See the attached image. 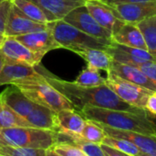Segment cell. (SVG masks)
<instances>
[{"mask_svg": "<svg viewBox=\"0 0 156 156\" xmlns=\"http://www.w3.org/2000/svg\"><path fill=\"white\" fill-rule=\"evenodd\" d=\"M38 72L41 73L45 80L52 86L56 90L62 94L73 106L74 109L79 111L85 106L129 111L134 113H145L146 110L135 108L126 102H124L111 88L106 84L98 87H81L73 82L64 81L62 79L52 75L41 64L37 65Z\"/></svg>", "mask_w": 156, "mask_h": 156, "instance_id": "cell-1", "label": "cell"}, {"mask_svg": "<svg viewBox=\"0 0 156 156\" xmlns=\"http://www.w3.org/2000/svg\"><path fill=\"white\" fill-rule=\"evenodd\" d=\"M79 112L86 119L112 129L156 136V129L145 113L106 109L85 106Z\"/></svg>", "mask_w": 156, "mask_h": 156, "instance_id": "cell-2", "label": "cell"}, {"mask_svg": "<svg viewBox=\"0 0 156 156\" xmlns=\"http://www.w3.org/2000/svg\"><path fill=\"white\" fill-rule=\"evenodd\" d=\"M49 28L51 29L55 41L62 48L73 51L75 53L87 49L106 50L112 41L111 40L96 38L88 35L62 20L49 23Z\"/></svg>", "mask_w": 156, "mask_h": 156, "instance_id": "cell-3", "label": "cell"}, {"mask_svg": "<svg viewBox=\"0 0 156 156\" xmlns=\"http://www.w3.org/2000/svg\"><path fill=\"white\" fill-rule=\"evenodd\" d=\"M8 145L47 150L59 141L58 131L31 127H19L0 129Z\"/></svg>", "mask_w": 156, "mask_h": 156, "instance_id": "cell-4", "label": "cell"}, {"mask_svg": "<svg viewBox=\"0 0 156 156\" xmlns=\"http://www.w3.org/2000/svg\"><path fill=\"white\" fill-rule=\"evenodd\" d=\"M35 104L58 112L62 109H74L72 103L46 80L15 85Z\"/></svg>", "mask_w": 156, "mask_h": 156, "instance_id": "cell-5", "label": "cell"}, {"mask_svg": "<svg viewBox=\"0 0 156 156\" xmlns=\"http://www.w3.org/2000/svg\"><path fill=\"white\" fill-rule=\"evenodd\" d=\"M106 85L111 88L124 102L145 110L146 102L153 91L129 82L112 72L107 73Z\"/></svg>", "mask_w": 156, "mask_h": 156, "instance_id": "cell-6", "label": "cell"}, {"mask_svg": "<svg viewBox=\"0 0 156 156\" xmlns=\"http://www.w3.org/2000/svg\"><path fill=\"white\" fill-rule=\"evenodd\" d=\"M62 20L88 35L112 41V32L100 26L88 12L86 6H81L73 9L62 19Z\"/></svg>", "mask_w": 156, "mask_h": 156, "instance_id": "cell-7", "label": "cell"}, {"mask_svg": "<svg viewBox=\"0 0 156 156\" xmlns=\"http://www.w3.org/2000/svg\"><path fill=\"white\" fill-rule=\"evenodd\" d=\"M44 80V76L34 66L9 61H6L0 73V87Z\"/></svg>", "mask_w": 156, "mask_h": 156, "instance_id": "cell-8", "label": "cell"}, {"mask_svg": "<svg viewBox=\"0 0 156 156\" xmlns=\"http://www.w3.org/2000/svg\"><path fill=\"white\" fill-rule=\"evenodd\" d=\"M115 11L117 17L125 23L138 22L156 15V0L137 3L108 4Z\"/></svg>", "mask_w": 156, "mask_h": 156, "instance_id": "cell-9", "label": "cell"}, {"mask_svg": "<svg viewBox=\"0 0 156 156\" xmlns=\"http://www.w3.org/2000/svg\"><path fill=\"white\" fill-rule=\"evenodd\" d=\"M49 28V23H39L27 18L12 3L5 27L6 37H17L20 35L44 30Z\"/></svg>", "mask_w": 156, "mask_h": 156, "instance_id": "cell-10", "label": "cell"}, {"mask_svg": "<svg viewBox=\"0 0 156 156\" xmlns=\"http://www.w3.org/2000/svg\"><path fill=\"white\" fill-rule=\"evenodd\" d=\"M1 53L6 61L15 62L29 64L31 66H37L41 63L43 56L30 51L14 37H7L0 48Z\"/></svg>", "mask_w": 156, "mask_h": 156, "instance_id": "cell-11", "label": "cell"}, {"mask_svg": "<svg viewBox=\"0 0 156 156\" xmlns=\"http://www.w3.org/2000/svg\"><path fill=\"white\" fill-rule=\"evenodd\" d=\"M106 51L113 61L124 64L138 66L146 62H156V59L146 50L125 46L114 41L110 42Z\"/></svg>", "mask_w": 156, "mask_h": 156, "instance_id": "cell-12", "label": "cell"}, {"mask_svg": "<svg viewBox=\"0 0 156 156\" xmlns=\"http://www.w3.org/2000/svg\"><path fill=\"white\" fill-rule=\"evenodd\" d=\"M85 6L97 22L112 32V35L125 23L117 17L115 11L109 5L100 0H87Z\"/></svg>", "mask_w": 156, "mask_h": 156, "instance_id": "cell-13", "label": "cell"}, {"mask_svg": "<svg viewBox=\"0 0 156 156\" xmlns=\"http://www.w3.org/2000/svg\"><path fill=\"white\" fill-rule=\"evenodd\" d=\"M30 51L44 56L47 52L62 48L61 45L55 41L50 28L44 30L30 32L23 35L14 37Z\"/></svg>", "mask_w": 156, "mask_h": 156, "instance_id": "cell-14", "label": "cell"}, {"mask_svg": "<svg viewBox=\"0 0 156 156\" xmlns=\"http://www.w3.org/2000/svg\"><path fill=\"white\" fill-rule=\"evenodd\" d=\"M95 122V121H94ZM101 129L105 131L106 135L118 138V139H124L127 140L131 141L135 144L140 151L147 152V153H156V136L150 135V134H142L133 131H127V130H120L112 129L101 123H98Z\"/></svg>", "mask_w": 156, "mask_h": 156, "instance_id": "cell-15", "label": "cell"}, {"mask_svg": "<svg viewBox=\"0 0 156 156\" xmlns=\"http://www.w3.org/2000/svg\"><path fill=\"white\" fill-rule=\"evenodd\" d=\"M110 72L114 73L123 79L136 84L138 86L146 87L153 92L156 91V86L146 76V74L137 66L124 64L112 60Z\"/></svg>", "mask_w": 156, "mask_h": 156, "instance_id": "cell-16", "label": "cell"}, {"mask_svg": "<svg viewBox=\"0 0 156 156\" xmlns=\"http://www.w3.org/2000/svg\"><path fill=\"white\" fill-rule=\"evenodd\" d=\"M1 99L20 116L26 118L35 106V103L28 98L15 85H10L0 94Z\"/></svg>", "mask_w": 156, "mask_h": 156, "instance_id": "cell-17", "label": "cell"}, {"mask_svg": "<svg viewBox=\"0 0 156 156\" xmlns=\"http://www.w3.org/2000/svg\"><path fill=\"white\" fill-rule=\"evenodd\" d=\"M55 20H62L73 9L85 6L87 0H30Z\"/></svg>", "mask_w": 156, "mask_h": 156, "instance_id": "cell-18", "label": "cell"}, {"mask_svg": "<svg viewBox=\"0 0 156 156\" xmlns=\"http://www.w3.org/2000/svg\"><path fill=\"white\" fill-rule=\"evenodd\" d=\"M112 41L147 51L142 34L137 24L134 23H124L122 27L112 35Z\"/></svg>", "mask_w": 156, "mask_h": 156, "instance_id": "cell-19", "label": "cell"}, {"mask_svg": "<svg viewBox=\"0 0 156 156\" xmlns=\"http://www.w3.org/2000/svg\"><path fill=\"white\" fill-rule=\"evenodd\" d=\"M55 115L56 112L51 109L39 104H35L34 108L25 119L33 128L58 131Z\"/></svg>", "mask_w": 156, "mask_h": 156, "instance_id": "cell-20", "label": "cell"}, {"mask_svg": "<svg viewBox=\"0 0 156 156\" xmlns=\"http://www.w3.org/2000/svg\"><path fill=\"white\" fill-rule=\"evenodd\" d=\"M58 131H70L80 134L85 127L86 119L76 109H62L56 113Z\"/></svg>", "mask_w": 156, "mask_h": 156, "instance_id": "cell-21", "label": "cell"}, {"mask_svg": "<svg viewBox=\"0 0 156 156\" xmlns=\"http://www.w3.org/2000/svg\"><path fill=\"white\" fill-rule=\"evenodd\" d=\"M76 54L82 57L87 63V66L92 69H95L98 71L102 70L107 73L110 71L112 58L107 52L106 50L87 49L84 51H78Z\"/></svg>", "mask_w": 156, "mask_h": 156, "instance_id": "cell-22", "label": "cell"}, {"mask_svg": "<svg viewBox=\"0 0 156 156\" xmlns=\"http://www.w3.org/2000/svg\"><path fill=\"white\" fill-rule=\"evenodd\" d=\"M10 1L21 13L33 21L44 24L56 21L52 17L47 14L43 9L30 0H10Z\"/></svg>", "mask_w": 156, "mask_h": 156, "instance_id": "cell-23", "label": "cell"}, {"mask_svg": "<svg viewBox=\"0 0 156 156\" xmlns=\"http://www.w3.org/2000/svg\"><path fill=\"white\" fill-rule=\"evenodd\" d=\"M59 138L70 140L69 143L79 148L87 156H105L101 145L83 139L79 134L70 131H58Z\"/></svg>", "mask_w": 156, "mask_h": 156, "instance_id": "cell-24", "label": "cell"}, {"mask_svg": "<svg viewBox=\"0 0 156 156\" xmlns=\"http://www.w3.org/2000/svg\"><path fill=\"white\" fill-rule=\"evenodd\" d=\"M19 127L33 128L25 118L16 113L0 98V129Z\"/></svg>", "mask_w": 156, "mask_h": 156, "instance_id": "cell-25", "label": "cell"}, {"mask_svg": "<svg viewBox=\"0 0 156 156\" xmlns=\"http://www.w3.org/2000/svg\"><path fill=\"white\" fill-rule=\"evenodd\" d=\"M144 39L147 51L156 59V15L137 23Z\"/></svg>", "mask_w": 156, "mask_h": 156, "instance_id": "cell-26", "label": "cell"}, {"mask_svg": "<svg viewBox=\"0 0 156 156\" xmlns=\"http://www.w3.org/2000/svg\"><path fill=\"white\" fill-rule=\"evenodd\" d=\"M73 83L81 87H98L106 84V78L101 76L99 71L87 66V68H86L79 73Z\"/></svg>", "mask_w": 156, "mask_h": 156, "instance_id": "cell-27", "label": "cell"}, {"mask_svg": "<svg viewBox=\"0 0 156 156\" xmlns=\"http://www.w3.org/2000/svg\"><path fill=\"white\" fill-rule=\"evenodd\" d=\"M102 144H106L108 146H110L114 149H117L122 152H125L130 156H137L140 153V149L133 144L131 141L124 140V139H118V138H113L110 136L106 135L104 138Z\"/></svg>", "mask_w": 156, "mask_h": 156, "instance_id": "cell-28", "label": "cell"}, {"mask_svg": "<svg viewBox=\"0 0 156 156\" xmlns=\"http://www.w3.org/2000/svg\"><path fill=\"white\" fill-rule=\"evenodd\" d=\"M79 135L83 139H85L88 141L98 143V144H101L104 138L106 137V133L101 129V127L98 124H97L96 122L89 120V119L86 120L85 127Z\"/></svg>", "mask_w": 156, "mask_h": 156, "instance_id": "cell-29", "label": "cell"}, {"mask_svg": "<svg viewBox=\"0 0 156 156\" xmlns=\"http://www.w3.org/2000/svg\"><path fill=\"white\" fill-rule=\"evenodd\" d=\"M0 154L5 156H44L45 150L0 145Z\"/></svg>", "mask_w": 156, "mask_h": 156, "instance_id": "cell-30", "label": "cell"}, {"mask_svg": "<svg viewBox=\"0 0 156 156\" xmlns=\"http://www.w3.org/2000/svg\"><path fill=\"white\" fill-rule=\"evenodd\" d=\"M51 149L60 156H87L79 148L67 141H58Z\"/></svg>", "mask_w": 156, "mask_h": 156, "instance_id": "cell-31", "label": "cell"}, {"mask_svg": "<svg viewBox=\"0 0 156 156\" xmlns=\"http://www.w3.org/2000/svg\"><path fill=\"white\" fill-rule=\"evenodd\" d=\"M10 7H11L10 0H5V1L0 2V33L4 34L5 32L6 22H7Z\"/></svg>", "mask_w": 156, "mask_h": 156, "instance_id": "cell-32", "label": "cell"}, {"mask_svg": "<svg viewBox=\"0 0 156 156\" xmlns=\"http://www.w3.org/2000/svg\"><path fill=\"white\" fill-rule=\"evenodd\" d=\"M139 67L149 78V79L156 86V62H146L138 65Z\"/></svg>", "mask_w": 156, "mask_h": 156, "instance_id": "cell-33", "label": "cell"}, {"mask_svg": "<svg viewBox=\"0 0 156 156\" xmlns=\"http://www.w3.org/2000/svg\"><path fill=\"white\" fill-rule=\"evenodd\" d=\"M101 145V148L104 151V154L105 156H130L125 152H122L117 149H114L110 146H108L106 144H100Z\"/></svg>", "mask_w": 156, "mask_h": 156, "instance_id": "cell-34", "label": "cell"}, {"mask_svg": "<svg viewBox=\"0 0 156 156\" xmlns=\"http://www.w3.org/2000/svg\"><path fill=\"white\" fill-rule=\"evenodd\" d=\"M145 110L152 115L156 116V96L155 95H151L146 102L145 106Z\"/></svg>", "mask_w": 156, "mask_h": 156, "instance_id": "cell-35", "label": "cell"}, {"mask_svg": "<svg viewBox=\"0 0 156 156\" xmlns=\"http://www.w3.org/2000/svg\"><path fill=\"white\" fill-rule=\"evenodd\" d=\"M154 1V0H102L106 4H115V3H137V2H146Z\"/></svg>", "mask_w": 156, "mask_h": 156, "instance_id": "cell-36", "label": "cell"}, {"mask_svg": "<svg viewBox=\"0 0 156 156\" xmlns=\"http://www.w3.org/2000/svg\"><path fill=\"white\" fill-rule=\"evenodd\" d=\"M147 112V111H146ZM147 117H148V119L151 120V122L153 124V126H154V128H155V129H156V116L155 115H152V114H151V113H149V112H147Z\"/></svg>", "mask_w": 156, "mask_h": 156, "instance_id": "cell-37", "label": "cell"}, {"mask_svg": "<svg viewBox=\"0 0 156 156\" xmlns=\"http://www.w3.org/2000/svg\"><path fill=\"white\" fill-rule=\"evenodd\" d=\"M44 156H60L59 154H57L54 151H52L51 148L45 150V155Z\"/></svg>", "mask_w": 156, "mask_h": 156, "instance_id": "cell-38", "label": "cell"}, {"mask_svg": "<svg viewBox=\"0 0 156 156\" xmlns=\"http://www.w3.org/2000/svg\"><path fill=\"white\" fill-rule=\"evenodd\" d=\"M5 62H6L5 57H4L1 53H0V73H1V72H2V69H3V67H4Z\"/></svg>", "mask_w": 156, "mask_h": 156, "instance_id": "cell-39", "label": "cell"}, {"mask_svg": "<svg viewBox=\"0 0 156 156\" xmlns=\"http://www.w3.org/2000/svg\"><path fill=\"white\" fill-rule=\"evenodd\" d=\"M137 156H156V153H147V152L140 151V153Z\"/></svg>", "mask_w": 156, "mask_h": 156, "instance_id": "cell-40", "label": "cell"}, {"mask_svg": "<svg viewBox=\"0 0 156 156\" xmlns=\"http://www.w3.org/2000/svg\"><path fill=\"white\" fill-rule=\"evenodd\" d=\"M6 38H7V37L5 36V34H3V33H0V48H1V46H2L3 42L5 41Z\"/></svg>", "mask_w": 156, "mask_h": 156, "instance_id": "cell-41", "label": "cell"}, {"mask_svg": "<svg viewBox=\"0 0 156 156\" xmlns=\"http://www.w3.org/2000/svg\"><path fill=\"white\" fill-rule=\"evenodd\" d=\"M0 145H8L7 142L5 141V140L3 139V137H2L1 134H0Z\"/></svg>", "mask_w": 156, "mask_h": 156, "instance_id": "cell-42", "label": "cell"}, {"mask_svg": "<svg viewBox=\"0 0 156 156\" xmlns=\"http://www.w3.org/2000/svg\"><path fill=\"white\" fill-rule=\"evenodd\" d=\"M153 95H155V96H156V91H155V92H153Z\"/></svg>", "mask_w": 156, "mask_h": 156, "instance_id": "cell-43", "label": "cell"}, {"mask_svg": "<svg viewBox=\"0 0 156 156\" xmlns=\"http://www.w3.org/2000/svg\"><path fill=\"white\" fill-rule=\"evenodd\" d=\"M2 1H5V0H0V2H2Z\"/></svg>", "mask_w": 156, "mask_h": 156, "instance_id": "cell-44", "label": "cell"}, {"mask_svg": "<svg viewBox=\"0 0 156 156\" xmlns=\"http://www.w3.org/2000/svg\"><path fill=\"white\" fill-rule=\"evenodd\" d=\"M0 156H5V155H2V154H0Z\"/></svg>", "mask_w": 156, "mask_h": 156, "instance_id": "cell-45", "label": "cell"}, {"mask_svg": "<svg viewBox=\"0 0 156 156\" xmlns=\"http://www.w3.org/2000/svg\"><path fill=\"white\" fill-rule=\"evenodd\" d=\"M100 1H102V0H100Z\"/></svg>", "mask_w": 156, "mask_h": 156, "instance_id": "cell-46", "label": "cell"}]
</instances>
